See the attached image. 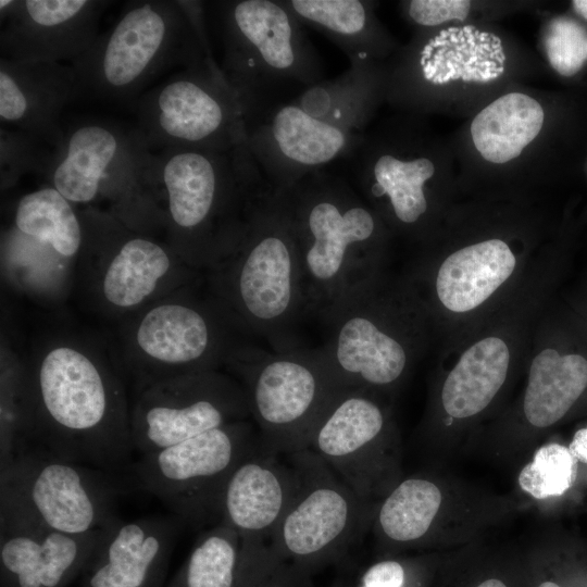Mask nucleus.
Returning a JSON list of instances; mask_svg holds the SVG:
<instances>
[{
	"label": "nucleus",
	"instance_id": "nucleus-1",
	"mask_svg": "<svg viewBox=\"0 0 587 587\" xmlns=\"http://www.w3.org/2000/svg\"><path fill=\"white\" fill-rule=\"evenodd\" d=\"M30 449L110 473L135 452L117 351L78 332L39 338L24 360Z\"/></svg>",
	"mask_w": 587,
	"mask_h": 587
},
{
	"label": "nucleus",
	"instance_id": "nucleus-2",
	"mask_svg": "<svg viewBox=\"0 0 587 587\" xmlns=\"http://www.w3.org/2000/svg\"><path fill=\"white\" fill-rule=\"evenodd\" d=\"M202 280L242 339H263L275 351L299 347L295 330L305 316L299 255L282 196L268 184L236 246Z\"/></svg>",
	"mask_w": 587,
	"mask_h": 587
},
{
	"label": "nucleus",
	"instance_id": "nucleus-3",
	"mask_svg": "<svg viewBox=\"0 0 587 587\" xmlns=\"http://www.w3.org/2000/svg\"><path fill=\"white\" fill-rule=\"evenodd\" d=\"M155 164L164 239L202 274L236 246L267 183L247 142L227 151L165 148Z\"/></svg>",
	"mask_w": 587,
	"mask_h": 587
},
{
	"label": "nucleus",
	"instance_id": "nucleus-4",
	"mask_svg": "<svg viewBox=\"0 0 587 587\" xmlns=\"http://www.w3.org/2000/svg\"><path fill=\"white\" fill-rule=\"evenodd\" d=\"M278 192L298 250L305 316L323 320L374 277L380 222L355 188L326 170Z\"/></svg>",
	"mask_w": 587,
	"mask_h": 587
},
{
	"label": "nucleus",
	"instance_id": "nucleus-5",
	"mask_svg": "<svg viewBox=\"0 0 587 587\" xmlns=\"http://www.w3.org/2000/svg\"><path fill=\"white\" fill-rule=\"evenodd\" d=\"M41 175L74 205L104 203L128 227L164 238L155 153L135 126L88 118L63 128Z\"/></svg>",
	"mask_w": 587,
	"mask_h": 587
},
{
	"label": "nucleus",
	"instance_id": "nucleus-6",
	"mask_svg": "<svg viewBox=\"0 0 587 587\" xmlns=\"http://www.w3.org/2000/svg\"><path fill=\"white\" fill-rule=\"evenodd\" d=\"M209 7L223 49L220 67L245 124L324 79L317 51L282 0H225Z\"/></svg>",
	"mask_w": 587,
	"mask_h": 587
},
{
	"label": "nucleus",
	"instance_id": "nucleus-7",
	"mask_svg": "<svg viewBox=\"0 0 587 587\" xmlns=\"http://www.w3.org/2000/svg\"><path fill=\"white\" fill-rule=\"evenodd\" d=\"M209 58L189 17L173 0H136L113 26L68 63L80 98L133 103L155 78Z\"/></svg>",
	"mask_w": 587,
	"mask_h": 587
},
{
	"label": "nucleus",
	"instance_id": "nucleus-8",
	"mask_svg": "<svg viewBox=\"0 0 587 587\" xmlns=\"http://www.w3.org/2000/svg\"><path fill=\"white\" fill-rule=\"evenodd\" d=\"M202 276L118 323L117 355L138 392L161 379L223 370L242 339L200 288Z\"/></svg>",
	"mask_w": 587,
	"mask_h": 587
},
{
	"label": "nucleus",
	"instance_id": "nucleus-9",
	"mask_svg": "<svg viewBox=\"0 0 587 587\" xmlns=\"http://www.w3.org/2000/svg\"><path fill=\"white\" fill-rule=\"evenodd\" d=\"M79 214L84 242L75 288L97 315L121 323L202 276L163 237L135 230L95 207Z\"/></svg>",
	"mask_w": 587,
	"mask_h": 587
},
{
	"label": "nucleus",
	"instance_id": "nucleus-10",
	"mask_svg": "<svg viewBox=\"0 0 587 587\" xmlns=\"http://www.w3.org/2000/svg\"><path fill=\"white\" fill-rule=\"evenodd\" d=\"M223 370L242 386L261 445L279 455L310 448L320 420L342 390L317 348L268 351L241 341Z\"/></svg>",
	"mask_w": 587,
	"mask_h": 587
},
{
	"label": "nucleus",
	"instance_id": "nucleus-11",
	"mask_svg": "<svg viewBox=\"0 0 587 587\" xmlns=\"http://www.w3.org/2000/svg\"><path fill=\"white\" fill-rule=\"evenodd\" d=\"M118 477L28 450L0 465V514L70 535L103 529L118 517L120 497L134 489Z\"/></svg>",
	"mask_w": 587,
	"mask_h": 587
},
{
	"label": "nucleus",
	"instance_id": "nucleus-12",
	"mask_svg": "<svg viewBox=\"0 0 587 587\" xmlns=\"http://www.w3.org/2000/svg\"><path fill=\"white\" fill-rule=\"evenodd\" d=\"M251 419L141 454L128 472L134 488L158 498L192 529L220 523V500L236 465L259 444Z\"/></svg>",
	"mask_w": 587,
	"mask_h": 587
},
{
	"label": "nucleus",
	"instance_id": "nucleus-13",
	"mask_svg": "<svg viewBox=\"0 0 587 587\" xmlns=\"http://www.w3.org/2000/svg\"><path fill=\"white\" fill-rule=\"evenodd\" d=\"M286 457L298 488L268 545L311 576L345 559L371 528L376 504L360 499L311 449Z\"/></svg>",
	"mask_w": 587,
	"mask_h": 587
},
{
	"label": "nucleus",
	"instance_id": "nucleus-14",
	"mask_svg": "<svg viewBox=\"0 0 587 587\" xmlns=\"http://www.w3.org/2000/svg\"><path fill=\"white\" fill-rule=\"evenodd\" d=\"M132 104L135 127L152 151H227L247 142L241 107L214 58L182 68Z\"/></svg>",
	"mask_w": 587,
	"mask_h": 587
},
{
	"label": "nucleus",
	"instance_id": "nucleus-15",
	"mask_svg": "<svg viewBox=\"0 0 587 587\" xmlns=\"http://www.w3.org/2000/svg\"><path fill=\"white\" fill-rule=\"evenodd\" d=\"M249 419L242 386L224 370L158 380L136 392L130 407L133 444L140 454Z\"/></svg>",
	"mask_w": 587,
	"mask_h": 587
},
{
	"label": "nucleus",
	"instance_id": "nucleus-16",
	"mask_svg": "<svg viewBox=\"0 0 587 587\" xmlns=\"http://www.w3.org/2000/svg\"><path fill=\"white\" fill-rule=\"evenodd\" d=\"M363 501L376 504L397 484L387 414L374 391L340 390L320 420L310 448Z\"/></svg>",
	"mask_w": 587,
	"mask_h": 587
},
{
	"label": "nucleus",
	"instance_id": "nucleus-17",
	"mask_svg": "<svg viewBox=\"0 0 587 587\" xmlns=\"http://www.w3.org/2000/svg\"><path fill=\"white\" fill-rule=\"evenodd\" d=\"M382 301L373 277L323 319L329 328L328 339L317 349L342 389L386 388L407 369L408 349L384 323Z\"/></svg>",
	"mask_w": 587,
	"mask_h": 587
},
{
	"label": "nucleus",
	"instance_id": "nucleus-18",
	"mask_svg": "<svg viewBox=\"0 0 587 587\" xmlns=\"http://www.w3.org/2000/svg\"><path fill=\"white\" fill-rule=\"evenodd\" d=\"M247 146L265 182L286 191L334 161L346 160L364 134L316 118L290 101L246 124Z\"/></svg>",
	"mask_w": 587,
	"mask_h": 587
},
{
	"label": "nucleus",
	"instance_id": "nucleus-19",
	"mask_svg": "<svg viewBox=\"0 0 587 587\" xmlns=\"http://www.w3.org/2000/svg\"><path fill=\"white\" fill-rule=\"evenodd\" d=\"M107 0H1L0 54L11 61L70 63L99 35Z\"/></svg>",
	"mask_w": 587,
	"mask_h": 587
},
{
	"label": "nucleus",
	"instance_id": "nucleus-20",
	"mask_svg": "<svg viewBox=\"0 0 587 587\" xmlns=\"http://www.w3.org/2000/svg\"><path fill=\"white\" fill-rule=\"evenodd\" d=\"M184 528L172 513L130 521L117 517L104 529L82 572V587H162Z\"/></svg>",
	"mask_w": 587,
	"mask_h": 587
},
{
	"label": "nucleus",
	"instance_id": "nucleus-21",
	"mask_svg": "<svg viewBox=\"0 0 587 587\" xmlns=\"http://www.w3.org/2000/svg\"><path fill=\"white\" fill-rule=\"evenodd\" d=\"M298 488L296 470L286 455L260 442L230 473L220 500V523L242 542L268 544Z\"/></svg>",
	"mask_w": 587,
	"mask_h": 587
},
{
	"label": "nucleus",
	"instance_id": "nucleus-22",
	"mask_svg": "<svg viewBox=\"0 0 587 587\" xmlns=\"http://www.w3.org/2000/svg\"><path fill=\"white\" fill-rule=\"evenodd\" d=\"M104 529L70 535L0 514L1 587H64L84 571Z\"/></svg>",
	"mask_w": 587,
	"mask_h": 587
},
{
	"label": "nucleus",
	"instance_id": "nucleus-23",
	"mask_svg": "<svg viewBox=\"0 0 587 587\" xmlns=\"http://www.w3.org/2000/svg\"><path fill=\"white\" fill-rule=\"evenodd\" d=\"M79 98L70 64L0 58L1 125L28 133L53 148L63 135L64 108Z\"/></svg>",
	"mask_w": 587,
	"mask_h": 587
},
{
	"label": "nucleus",
	"instance_id": "nucleus-24",
	"mask_svg": "<svg viewBox=\"0 0 587 587\" xmlns=\"http://www.w3.org/2000/svg\"><path fill=\"white\" fill-rule=\"evenodd\" d=\"M345 161L363 197L373 207L386 208L398 224L414 225L426 214V184L436 173L428 157H402L364 135Z\"/></svg>",
	"mask_w": 587,
	"mask_h": 587
},
{
	"label": "nucleus",
	"instance_id": "nucleus-25",
	"mask_svg": "<svg viewBox=\"0 0 587 587\" xmlns=\"http://www.w3.org/2000/svg\"><path fill=\"white\" fill-rule=\"evenodd\" d=\"M515 267V257L500 239L464 247L450 254L436 277L438 299L448 310L466 312L486 301Z\"/></svg>",
	"mask_w": 587,
	"mask_h": 587
},
{
	"label": "nucleus",
	"instance_id": "nucleus-26",
	"mask_svg": "<svg viewBox=\"0 0 587 587\" xmlns=\"http://www.w3.org/2000/svg\"><path fill=\"white\" fill-rule=\"evenodd\" d=\"M349 63L341 75L307 86L288 101L316 118L363 133L382 82L374 62Z\"/></svg>",
	"mask_w": 587,
	"mask_h": 587
},
{
	"label": "nucleus",
	"instance_id": "nucleus-27",
	"mask_svg": "<svg viewBox=\"0 0 587 587\" xmlns=\"http://www.w3.org/2000/svg\"><path fill=\"white\" fill-rule=\"evenodd\" d=\"M442 500L441 489L426 477L413 476L396 484L375 507L371 527L379 547L390 551L423 541Z\"/></svg>",
	"mask_w": 587,
	"mask_h": 587
},
{
	"label": "nucleus",
	"instance_id": "nucleus-28",
	"mask_svg": "<svg viewBox=\"0 0 587 587\" xmlns=\"http://www.w3.org/2000/svg\"><path fill=\"white\" fill-rule=\"evenodd\" d=\"M301 25L315 29L351 61L374 62L384 49L371 4L362 0H285Z\"/></svg>",
	"mask_w": 587,
	"mask_h": 587
},
{
	"label": "nucleus",
	"instance_id": "nucleus-29",
	"mask_svg": "<svg viewBox=\"0 0 587 587\" xmlns=\"http://www.w3.org/2000/svg\"><path fill=\"white\" fill-rule=\"evenodd\" d=\"M510 352L503 340L487 337L469 348L450 371L441 389V404L453 419L482 412L503 385Z\"/></svg>",
	"mask_w": 587,
	"mask_h": 587
},
{
	"label": "nucleus",
	"instance_id": "nucleus-30",
	"mask_svg": "<svg viewBox=\"0 0 587 587\" xmlns=\"http://www.w3.org/2000/svg\"><path fill=\"white\" fill-rule=\"evenodd\" d=\"M544 110L537 100L510 92L488 104L473 120L471 135L475 148L491 163L517 158L539 134Z\"/></svg>",
	"mask_w": 587,
	"mask_h": 587
},
{
	"label": "nucleus",
	"instance_id": "nucleus-31",
	"mask_svg": "<svg viewBox=\"0 0 587 587\" xmlns=\"http://www.w3.org/2000/svg\"><path fill=\"white\" fill-rule=\"evenodd\" d=\"M586 388L587 360L584 357L542 350L529 367L523 404L526 420L539 428L555 424Z\"/></svg>",
	"mask_w": 587,
	"mask_h": 587
},
{
	"label": "nucleus",
	"instance_id": "nucleus-32",
	"mask_svg": "<svg viewBox=\"0 0 587 587\" xmlns=\"http://www.w3.org/2000/svg\"><path fill=\"white\" fill-rule=\"evenodd\" d=\"M75 207L54 187L46 185L16 201L11 226L22 234L51 243L63 255L78 262L84 228Z\"/></svg>",
	"mask_w": 587,
	"mask_h": 587
},
{
	"label": "nucleus",
	"instance_id": "nucleus-33",
	"mask_svg": "<svg viewBox=\"0 0 587 587\" xmlns=\"http://www.w3.org/2000/svg\"><path fill=\"white\" fill-rule=\"evenodd\" d=\"M207 529L167 587H236L240 537L223 523Z\"/></svg>",
	"mask_w": 587,
	"mask_h": 587
},
{
	"label": "nucleus",
	"instance_id": "nucleus-34",
	"mask_svg": "<svg viewBox=\"0 0 587 587\" xmlns=\"http://www.w3.org/2000/svg\"><path fill=\"white\" fill-rule=\"evenodd\" d=\"M30 449V420L24 361L1 355V461L0 465Z\"/></svg>",
	"mask_w": 587,
	"mask_h": 587
},
{
	"label": "nucleus",
	"instance_id": "nucleus-35",
	"mask_svg": "<svg viewBox=\"0 0 587 587\" xmlns=\"http://www.w3.org/2000/svg\"><path fill=\"white\" fill-rule=\"evenodd\" d=\"M577 470L578 461L569 447L550 442L536 450L517 480L524 492L544 500L564 495L574 485Z\"/></svg>",
	"mask_w": 587,
	"mask_h": 587
},
{
	"label": "nucleus",
	"instance_id": "nucleus-36",
	"mask_svg": "<svg viewBox=\"0 0 587 587\" xmlns=\"http://www.w3.org/2000/svg\"><path fill=\"white\" fill-rule=\"evenodd\" d=\"M311 576L282 560L266 542H242L236 587H308Z\"/></svg>",
	"mask_w": 587,
	"mask_h": 587
},
{
	"label": "nucleus",
	"instance_id": "nucleus-37",
	"mask_svg": "<svg viewBox=\"0 0 587 587\" xmlns=\"http://www.w3.org/2000/svg\"><path fill=\"white\" fill-rule=\"evenodd\" d=\"M50 147L23 130L0 127V186L4 192L28 173L42 174Z\"/></svg>",
	"mask_w": 587,
	"mask_h": 587
},
{
	"label": "nucleus",
	"instance_id": "nucleus-38",
	"mask_svg": "<svg viewBox=\"0 0 587 587\" xmlns=\"http://www.w3.org/2000/svg\"><path fill=\"white\" fill-rule=\"evenodd\" d=\"M545 47L550 65L562 76L575 75L587 61V32L567 17L553 20Z\"/></svg>",
	"mask_w": 587,
	"mask_h": 587
},
{
	"label": "nucleus",
	"instance_id": "nucleus-39",
	"mask_svg": "<svg viewBox=\"0 0 587 587\" xmlns=\"http://www.w3.org/2000/svg\"><path fill=\"white\" fill-rule=\"evenodd\" d=\"M425 573L419 561L384 557L367 565L353 587H424Z\"/></svg>",
	"mask_w": 587,
	"mask_h": 587
},
{
	"label": "nucleus",
	"instance_id": "nucleus-40",
	"mask_svg": "<svg viewBox=\"0 0 587 587\" xmlns=\"http://www.w3.org/2000/svg\"><path fill=\"white\" fill-rule=\"evenodd\" d=\"M409 18L420 26L432 27L447 21H464L470 12L467 0H412L407 2Z\"/></svg>",
	"mask_w": 587,
	"mask_h": 587
},
{
	"label": "nucleus",
	"instance_id": "nucleus-41",
	"mask_svg": "<svg viewBox=\"0 0 587 587\" xmlns=\"http://www.w3.org/2000/svg\"><path fill=\"white\" fill-rule=\"evenodd\" d=\"M544 571L534 587H587V567L567 562Z\"/></svg>",
	"mask_w": 587,
	"mask_h": 587
},
{
	"label": "nucleus",
	"instance_id": "nucleus-42",
	"mask_svg": "<svg viewBox=\"0 0 587 587\" xmlns=\"http://www.w3.org/2000/svg\"><path fill=\"white\" fill-rule=\"evenodd\" d=\"M578 462L587 464V427L578 429L569 446Z\"/></svg>",
	"mask_w": 587,
	"mask_h": 587
},
{
	"label": "nucleus",
	"instance_id": "nucleus-43",
	"mask_svg": "<svg viewBox=\"0 0 587 587\" xmlns=\"http://www.w3.org/2000/svg\"><path fill=\"white\" fill-rule=\"evenodd\" d=\"M469 587H511L508 580L498 575H487L474 580Z\"/></svg>",
	"mask_w": 587,
	"mask_h": 587
},
{
	"label": "nucleus",
	"instance_id": "nucleus-44",
	"mask_svg": "<svg viewBox=\"0 0 587 587\" xmlns=\"http://www.w3.org/2000/svg\"><path fill=\"white\" fill-rule=\"evenodd\" d=\"M573 8L578 14H580L584 18L587 20V0L573 1Z\"/></svg>",
	"mask_w": 587,
	"mask_h": 587
},
{
	"label": "nucleus",
	"instance_id": "nucleus-45",
	"mask_svg": "<svg viewBox=\"0 0 587 587\" xmlns=\"http://www.w3.org/2000/svg\"><path fill=\"white\" fill-rule=\"evenodd\" d=\"M330 587H346V582L344 578L339 577L332 584Z\"/></svg>",
	"mask_w": 587,
	"mask_h": 587
}]
</instances>
